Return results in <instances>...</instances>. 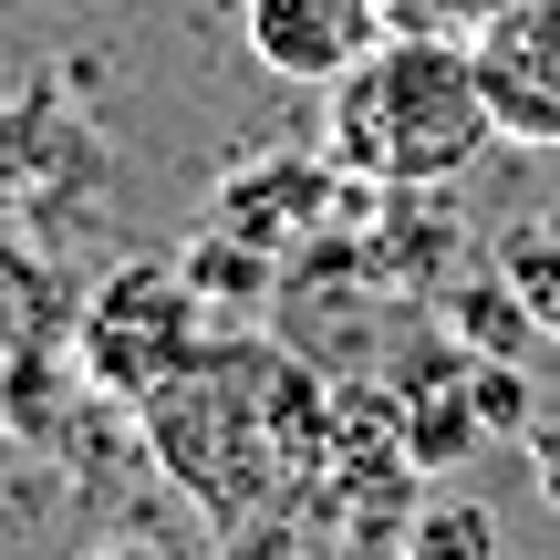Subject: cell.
Instances as JSON below:
<instances>
[{
  "label": "cell",
  "instance_id": "obj_1",
  "mask_svg": "<svg viewBox=\"0 0 560 560\" xmlns=\"http://www.w3.org/2000/svg\"><path fill=\"white\" fill-rule=\"evenodd\" d=\"M136 436L166 467V488L229 540V529L312 499L322 436H332V374L301 363L280 332H208L136 405Z\"/></svg>",
  "mask_w": 560,
  "mask_h": 560
},
{
  "label": "cell",
  "instance_id": "obj_2",
  "mask_svg": "<svg viewBox=\"0 0 560 560\" xmlns=\"http://www.w3.org/2000/svg\"><path fill=\"white\" fill-rule=\"evenodd\" d=\"M488 145H499V115L467 42L384 32L353 73L322 83V156L353 187H457Z\"/></svg>",
  "mask_w": 560,
  "mask_h": 560
},
{
  "label": "cell",
  "instance_id": "obj_3",
  "mask_svg": "<svg viewBox=\"0 0 560 560\" xmlns=\"http://www.w3.org/2000/svg\"><path fill=\"white\" fill-rule=\"evenodd\" d=\"M208 342V301L177 260H115L94 291L73 301V363H83V395H115L145 405L187 353Z\"/></svg>",
  "mask_w": 560,
  "mask_h": 560
},
{
  "label": "cell",
  "instance_id": "obj_4",
  "mask_svg": "<svg viewBox=\"0 0 560 560\" xmlns=\"http://www.w3.org/2000/svg\"><path fill=\"white\" fill-rule=\"evenodd\" d=\"M342 249L395 301H436L467 270V229L446 208V187H353L342 198Z\"/></svg>",
  "mask_w": 560,
  "mask_h": 560
},
{
  "label": "cell",
  "instance_id": "obj_5",
  "mask_svg": "<svg viewBox=\"0 0 560 560\" xmlns=\"http://www.w3.org/2000/svg\"><path fill=\"white\" fill-rule=\"evenodd\" d=\"M342 198H353V177H342L332 156H249V166H229V177L208 187V229L291 260V249H312L322 229L342 219Z\"/></svg>",
  "mask_w": 560,
  "mask_h": 560
},
{
  "label": "cell",
  "instance_id": "obj_6",
  "mask_svg": "<svg viewBox=\"0 0 560 560\" xmlns=\"http://www.w3.org/2000/svg\"><path fill=\"white\" fill-rule=\"evenodd\" d=\"M478 83L509 145H560V0H509L478 42Z\"/></svg>",
  "mask_w": 560,
  "mask_h": 560
},
{
  "label": "cell",
  "instance_id": "obj_7",
  "mask_svg": "<svg viewBox=\"0 0 560 560\" xmlns=\"http://www.w3.org/2000/svg\"><path fill=\"white\" fill-rule=\"evenodd\" d=\"M240 42H249L260 73L322 94L332 73H353V62L384 42V11L374 0H240Z\"/></svg>",
  "mask_w": 560,
  "mask_h": 560
},
{
  "label": "cell",
  "instance_id": "obj_8",
  "mask_svg": "<svg viewBox=\"0 0 560 560\" xmlns=\"http://www.w3.org/2000/svg\"><path fill=\"white\" fill-rule=\"evenodd\" d=\"M52 353H73V291L52 280V260L32 240L0 229V384L52 363Z\"/></svg>",
  "mask_w": 560,
  "mask_h": 560
},
{
  "label": "cell",
  "instance_id": "obj_9",
  "mask_svg": "<svg viewBox=\"0 0 560 560\" xmlns=\"http://www.w3.org/2000/svg\"><path fill=\"white\" fill-rule=\"evenodd\" d=\"M436 322H446L478 363H520L529 342H540V322H529V301L509 291V270H499V280H467V270H457V280L436 291Z\"/></svg>",
  "mask_w": 560,
  "mask_h": 560
},
{
  "label": "cell",
  "instance_id": "obj_10",
  "mask_svg": "<svg viewBox=\"0 0 560 560\" xmlns=\"http://www.w3.org/2000/svg\"><path fill=\"white\" fill-rule=\"evenodd\" d=\"M177 270L198 280L208 312H270V301H280V260L249 249V240H229V229H198V240L177 249Z\"/></svg>",
  "mask_w": 560,
  "mask_h": 560
},
{
  "label": "cell",
  "instance_id": "obj_11",
  "mask_svg": "<svg viewBox=\"0 0 560 560\" xmlns=\"http://www.w3.org/2000/svg\"><path fill=\"white\" fill-rule=\"evenodd\" d=\"M405 560H499V520H488L478 499H416Z\"/></svg>",
  "mask_w": 560,
  "mask_h": 560
},
{
  "label": "cell",
  "instance_id": "obj_12",
  "mask_svg": "<svg viewBox=\"0 0 560 560\" xmlns=\"http://www.w3.org/2000/svg\"><path fill=\"white\" fill-rule=\"evenodd\" d=\"M499 270H509V291L529 301V322H540V342H560V229H509Z\"/></svg>",
  "mask_w": 560,
  "mask_h": 560
},
{
  "label": "cell",
  "instance_id": "obj_13",
  "mask_svg": "<svg viewBox=\"0 0 560 560\" xmlns=\"http://www.w3.org/2000/svg\"><path fill=\"white\" fill-rule=\"evenodd\" d=\"M384 32H436V42H478L509 0H374Z\"/></svg>",
  "mask_w": 560,
  "mask_h": 560
},
{
  "label": "cell",
  "instance_id": "obj_14",
  "mask_svg": "<svg viewBox=\"0 0 560 560\" xmlns=\"http://www.w3.org/2000/svg\"><path fill=\"white\" fill-rule=\"evenodd\" d=\"M467 384H478L488 436H499V425H529V374H520V363H467Z\"/></svg>",
  "mask_w": 560,
  "mask_h": 560
},
{
  "label": "cell",
  "instance_id": "obj_15",
  "mask_svg": "<svg viewBox=\"0 0 560 560\" xmlns=\"http://www.w3.org/2000/svg\"><path fill=\"white\" fill-rule=\"evenodd\" d=\"M83 560H166V550H156V540H94Z\"/></svg>",
  "mask_w": 560,
  "mask_h": 560
},
{
  "label": "cell",
  "instance_id": "obj_16",
  "mask_svg": "<svg viewBox=\"0 0 560 560\" xmlns=\"http://www.w3.org/2000/svg\"><path fill=\"white\" fill-rule=\"evenodd\" d=\"M540 488H550V499H560V425H550V436H540Z\"/></svg>",
  "mask_w": 560,
  "mask_h": 560
}]
</instances>
